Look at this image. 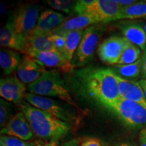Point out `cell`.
<instances>
[{
  "instance_id": "cell-25",
  "label": "cell",
  "mask_w": 146,
  "mask_h": 146,
  "mask_svg": "<svg viewBox=\"0 0 146 146\" xmlns=\"http://www.w3.org/2000/svg\"><path fill=\"white\" fill-rule=\"evenodd\" d=\"M12 106L6 100H0V127L1 129L5 127L10 120L12 118Z\"/></svg>"
},
{
  "instance_id": "cell-20",
  "label": "cell",
  "mask_w": 146,
  "mask_h": 146,
  "mask_svg": "<svg viewBox=\"0 0 146 146\" xmlns=\"http://www.w3.org/2000/svg\"><path fill=\"white\" fill-rule=\"evenodd\" d=\"M22 58L19 53L10 49H3L0 52V65L5 76L10 75L17 70Z\"/></svg>"
},
{
  "instance_id": "cell-1",
  "label": "cell",
  "mask_w": 146,
  "mask_h": 146,
  "mask_svg": "<svg viewBox=\"0 0 146 146\" xmlns=\"http://www.w3.org/2000/svg\"><path fill=\"white\" fill-rule=\"evenodd\" d=\"M77 75L83 91L102 106L120 98L116 74L111 68L82 69Z\"/></svg>"
},
{
  "instance_id": "cell-12",
  "label": "cell",
  "mask_w": 146,
  "mask_h": 146,
  "mask_svg": "<svg viewBox=\"0 0 146 146\" xmlns=\"http://www.w3.org/2000/svg\"><path fill=\"white\" fill-rule=\"evenodd\" d=\"M118 28L124 37L143 52L146 50V33L145 23L143 21L129 20L123 21L118 24Z\"/></svg>"
},
{
  "instance_id": "cell-28",
  "label": "cell",
  "mask_w": 146,
  "mask_h": 146,
  "mask_svg": "<svg viewBox=\"0 0 146 146\" xmlns=\"http://www.w3.org/2000/svg\"><path fill=\"white\" fill-rule=\"evenodd\" d=\"M50 38L55 47L58 52L61 53L64 45L66 38L64 35H59L56 34H50Z\"/></svg>"
},
{
  "instance_id": "cell-3",
  "label": "cell",
  "mask_w": 146,
  "mask_h": 146,
  "mask_svg": "<svg viewBox=\"0 0 146 146\" xmlns=\"http://www.w3.org/2000/svg\"><path fill=\"white\" fill-rule=\"evenodd\" d=\"M103 107L129 129L146 127V108L139 104L120 98Z\"/></svg>"
},
{
  "instance_id": "cell-24",
  "label": "cell",
  "mask_w": 146,
  "mask_h": 146,
  "mask_svg": "<svg viewBox=\"0 0 146 146\" xmlns=\"http://www.w3.org/2000/svg\"><path fill=\"white\" fill-rule=\"evenodd\" d=\"M141 50L131 43L120 57L117 64H130L136 62L141 58Z\"/></svg>"
},
{
  "instance_id": "cell-14",
  "label": "cell",
  "mask_w": 146,
  "mask_h": 146,
  "mask_svg": "<svg viewBox=\"0 0 146 146\" xmlns=\"http://www.w3.org/2000/svg\"><path fill=\"white\" fill-rule=\"evenodd\" d=\"M120 98L136 102L146 108V99L139 81H129L116 76Z\"/></svg>"
},
{
  "instance_id": "cell-23",
  "label": "cell",
  "mask_w": 146,
  "mask_h": 146,
  "mask_svg": "<svg viewBox=\"0 0 146 146\" xmlns=\"http://www.w3.org/2000/svg\"><path fill=\"white\" fill-rule=\"evenodd\" d=\"M146 16V0L137 1L134 4L129 7L122 8L117 20L129 19L134 20Z\"/></svg>"
},
{
  "instance_id": "cell-36",
  "label": "cell",
  "mask_w": 146,
  "mask_h": 146,
  "mask_svg": "<svg viewBox=\"0 0 146 146\" xmlns=\"http://www.w3.org/2000/svg\"><path fill=\"white\" fill-rule=\"evenodd\" d=\"M117 146H135V145H132V144H130V143H120V144H119V145H118Z\"/></svg>"
},
{
  "instance_id": "cell-22",
  "label": "cell",
  "mask_w": 146,
  "mask_h": 146,
  "mask_svg": "<svg viewBox=\"0 0 146 146\" xmlns=\"http://www.w3.org/2000/svg\"><path fill=\"white\" fill-rule=\"evenodd\" d=\"M83 32L84 30H78L68 32L64 35L65 36L66 41L61 54L68 61L72 62L81 42Z\"/></svg>"
},
{
  "instance_id": "cell-30",
  "label": "cell",
  "mask_w": 146,
  "mask_h": 146,
  "mask_svg": "<svg viewBox=\"0 0 146 146\" xmlns=\"http://www.w3.org/2000/svg\"><path fill=\"white\" fill-rule=\"evenodd\" d=\"M141 73L142 79L146 80V50L144 51L141 56Z\"/></svg>"
},
{
  "instance_id": "cell-4",
  "label": "cell",
  "mask_w": 146,
  "mask_h": 146,
  "mask_svg": "<svg viewBox=\"0 0 146 146\" xmlns=\"http://www.w3.org/2000/svg\"><path fill=\"white\" fill-rule=\"evenodd\" d=\"M27 89L31 94L58 98L68 104L76 107L62 79L54 71L46 70L39 79L29 85Z\"/></svg>"
},
{
  "instance_id": "cell-27",
  "label": "cell",
  "mask_w": 146,
  "mask_h": 146,
  "mask_svg": "<svg viewBox=\"0 0 146 146\" xmlns=\"http://www.w3.org/2000/svg\"><path fill=\"white\" fill-rule=\"evenodd\" d=\"M0 146H36L35 142H30L20 139L14 137L1 135Z\"/></svg>"
},
{
  "instance_id": "cell-38",
  "label": "cell",
  "mask_w": 146,
  "mask_h": 146,
  "mask_svg": "<svg viewBox=\"0 0 146 146\" xmlns=\"http://www.w3.org/2000/svg\"><path fill=\"white\" fill-rule=\"evenodd\" d=\"M108 146H110V145H108Z\"/></svg>"
},
{
  "instance_id": "cell-21",
  "label": "cell",
  "mask_w": 146,
  "mask_h": 146,
  "mask_svg": "<svg viewBox=\"0 0 146 146\" xmlns=\"http://www.w3.org/2000/svg\"><path fill=\"white\" fill-rule=\"evenodd\" d=\"M116 76L129 81H135L141 76V59L130 64H116L111 68Z\"/></svg>"
},
{
  "instance_id": "cell-17",
  "label": "cell",
  "mask_w": 146,
  "mask_h": 146,
  "mask_svg": "<svg viewBox=\"0 0 146 146\" xmlns=\"http://www.w3.org/2000/svg\"><path fill=\"white\" fill-rule=\"evenodd\" d=\"M26 38L18 35L8 22L0 31V45L10 50L25 53L27 48Z\"/></svg>"
},
{
  "instance_id": "cell-5",
  "label": "cell",
  "mask_w": 146,
  "mask_h": 146,
  "mask_svg": "<svg viewBox=\"0 0 146 146\" xmlns=\"http://www.w3.org/2000/svg\"><path fill=\"white\" fill-rule=\"evenodd\" d=\"M121 9L114 0H81L76 1L73 10L78 15L90 14L105 23L117 20Z\"/></svg>"
},
{
  "instance_id": "cell-13",
  "label": "cell",
  "mask_w": 146,
  "mask_h": 146,
  "mask_svg": "<svg viewBox=\"0 0 146 146\" xmlns=\"http://www.w3.org/2000/svg\"><path fill=\"white\" fill-rule=\"evenodd\" d=\"M1 134L28 141L33 136L31 126L23 112H19L10 120L4 128L1 129Z\"/></svg>"
},
{
  "instance_id": "cell-37",
  "label": "cell",
  "mask_w": 146,
  "mask_h": 146,
  "mask_svg": "<svg viewBox=\"0 0 146 146\" xmlns=\"http://www.w3.org/2000/svg\"><path fill=\"white\" fill-rule=\"evenodd\" d=\"M145 33H146V19H145Z\"/></svg>"
},
{
  "instance_id": "cell-26",
  "label": "cell",
  "mask_w": 146,
  "mask_h": 146,
  "mask_svg": "<svg viewBox=\"0 0 146 146\" xmlns=\"http://www.w3.org/2000/svg\"><path fill=\"white\" fill-rule=\"evenodd\" d=\"M47 4L52 8L60 10L64 13L68 14L74 10L76 1H62V0H50L47 1Z\"/></svg>"
},
{
  "instance_id": "cell-29",
  "label": "cell",
  "mask_w": 146,
  "mask_h": 146,
  "mask_svg": "<svg viewBox=\"0 0 146 146\" xmlns=\"http://www.w3.org/2000/svg\"><path fill=\"white\" fill-rule=\"evenodd\" d=\"M81 146H102V143L98 139L89 138L82 142Z\"/></svg>"
},
{
  "instance_id": "cell-31",
  "label": "cell",
  "mask_w": 146,
  "mask_h": 146,
  "mask_svg": "<svg viewBox=\"0 0 146 146\" xmlns=\"http://www.w3.org/2000/svg\"><path fill=\"white\" fill-rule=\"evenodd\" d=\"M114 1L121 8L130 6V5L134 4L135 3H136L137 1H135V0H114Z\"/></svg>"
},
{
  "instance_id": "cell-34",
  "label": "cell",
  "mask_w": 146,
  "mask_h": 146,
  "mask_svg": "<svg viewBox=\"0 0 146 146\" xmlns=\"http://www.w3.org/2000/svg\"><path fill=\"white\" fill-rule=\"evenodd\" d=\"M60 146H79V141L77 139H73L62 143Z\"/></svg>"
},
{
  "instance_id": "cell-15",
  "label": "cell",
  "mask_w": 146,
  "mask_h": 146,
  "mask_svg": "<svg viewBox=\"0 0 146 146\" xmlns=\"http://www.w3.org/2000/svg\"><path fill=\"white\" fill-rule=\"evenodd\" d=\"M28 56H32L42 65L50 68H57L64 72H70L74 68L71 62L64 57L60 52H36Z\"/></svg>"
},
{
  "instance_id": "cell-11",
  "label": "cell",
  "mask_w": 146,
  "mask_h": 146,
  "mask_svg": "<svg viewBox=\"0 0 146 146\" xmlns=\"http://www.w3.org/2000/svg\"><path fill=\"white\" fill-rule=\"evenodd\" d=\"M45 66L32 56L25 55L18 65L16 73L17 76L25 84H31L39 79L44 74Z\"/></svg>"
},
{
  "instance_id": "cell-10",
  "label": "cell",
  "mask_w": 146,
  "mask_h": 146,
  "mask_svg": "<svg viewBox=\"0 0 146 146\" xmlns=\"http://www.w3.org/2000/svg\"><path fill=\"white\" fill-rule=\"evenodd\" d=\"M27 87L15 75L1 78L0 81V96L3 100L19 105L24 102Z\"/></svg>"
},
{
  "instance_id": "cell-18",
  "label": "cell",
  "mask_w": 146,
  "mask_h": 146,
  "mask_svg": "<svg viewBox=\"0 0 146 146\" xmlns=\"http://www.w3.org/2000/svg\"><path fill=\"white\" fill-rule=\"evenodd\" d=\"M101 23L98 18L90 14H82L77 15L70 19L66 20L60 26L54 30L52 34L64 35L67 33L74 31L84 30L88 26Z\"/></svg>"
},
{
  "instance_id": "cell-7",
  "label": "cell",
  "mask_w": 146,
  "mask_h": 146,
  "mask_svg": "<svg viewBox=\"0 0 146 146\" xmlns=\"http://www.w3.org/2000/svg\"><path fill=\"white\" fill-rule=\"evenodd\" d=\"M40 9L37 3H28L14 12L10 23L18 35L26 39L31 35L39 18Z\"/></svg>"
},
{
  "instance_id": "cell-9",
  "label": "cell",
  "mask_w": 146,
  "mask_h": 146,
  "mask_svg": "<svg viewBox=\"0 0 146 146\" xmlns=\"http://www.w3.org/2000/svg\"><path fill=\"white\" fill-rule=\"evenodd\" d=\"M130 42L124 36H111L100 43L98 54L100 59L108 65H116Z\"/></svg>"
},
{
  "instance_id": "cell-32",
  "label": "cell",
  "mask_w": 146,
  "mask_h": 146,
  "mask_svg": "<svg viewBox=\"0 0 146 146\" xmlns=\"http://www.w3.org/2000/svg\"><path fill=\"white\" fill-rule=\"evenodd\" d=\"M139 146H146V127L142 129L139 132Z\"/></svg>"
},
{
  "instance_id": "cell-33",
  "label": "cell",
  "mask_w": 146,
  "mask_h": 146,
  "mask_svg": "<svg viewBox=\"0 0 146 146\" xmlns=\"http://www.w3.org/2000/svg\"><path fill=\"white\" fill-rule=\"evenodd\" d=\"M35 143L36 146H57V142L54 141H36Z\"/></svg>"
},
{
  "instance_id": "cell-2",
  "label": "cell",
  "mask_w": 146,
  "mask_h": 146,
  "mask_svg": "<svg viewBox=\"0 0 146 146\" xmlns=\"http://www.w3.org/2000/svg\"><path fill=\"white\" fill-rule=\"evenodd\" d=\"M18 106L28 120L33 134L38 137L58 142L64 138L70 130L69 123L33 107L27 102L24 101Z\"/></svg>"
},
{
  "instance_id": "cell-8",
  "label": "cell",
  "mask_w": 146,
  "mask_h": 146,
  "mask_svg": "<svg viewBox=\"0 0 146 146\" xmlns=\"http://www.w3.org/2000/svg\"><path fill=\"white\" fill-rule=\"evenodd\" d=\"M26 102L35 108L50 113L58 119L70 123L75 119V116L71 111L62 106L60 102L51 98L40 96L33 94H27Z\"/></svg>"
},
{
  "instance_id": "cell-19",
  "label": "cell",
  "mask_w": 146,
  "mask_h": 146,
  "mask_svg": "<svg viewBox=\"0 0 146 146\" xmlns=\"http://www.w3.org/2000/svg\"><path fill=\"white\" fill-rule=\"evenodd\" d=\"M47 52H58L51 39L50 34L32 35L27 38L25 54L30 55L32 53Z\"/></svg>"
},
{
  "instance_id": "cell-35",
  "label": "cell",
  "mask_w": 146,
  "mask_h": 146,
  "mask_svg": "<svg viewBox=\"0 0 146 146\" xmlns=\"http://www.w3.org/2000/svg\"><path fill=\"white\" fill-rule=\"evenodd\" d=\"M139 83L142 89H143L144 95H145V99H146V80L141 79L140 81H139Z\"/></svg>"
},
{
  "instance_id": "cell-16",
  "label": "cell",
  "mask_w": 146,
  "mask_h": 146,
  "mask_svg": "<svg viewBox=\"0 0 146 146\" xmlns=\"http://www.w3.org/2000/svg\"><path fill=\"white\" fill-rule=\"evenodd\" d=\"M65 21L66 18L62 14L53 10H45L39 16L32 35L52 34Z\"/></svg>"
},
{
  "instance_id": "cell-6",
  "label": "cell",
  "mask_w": 146,
  "mask_h": 146,
  "mask_svg": "<svg viewBox=\"0 0 146 146\" xmlns=\"http://www.w3.org/2000/svg\"><path fill=\"white\" fill-rule=\"evenodd\" d=\"M103 31L101 26L96 25L84 30L81 42L71 62L74 67L83 66L92 59Z\"/></svg>"
}]
</instances>
